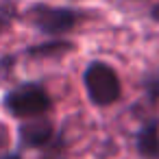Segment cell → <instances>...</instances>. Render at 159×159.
I'll return each instance as SVG.
<instances>
[{"label": "cell", "instance_id": "6da1fadb", "mask_svg": "<svg viewBox=\"0 0 159 159\" xmlns=\"http://www.w3.org/2000/svg\"><path fill=\"white\" fill-rule=\"evenodd\" d=\"M5 107L18 118H37L50 109V98L39 85H22L7 94Z\"/></svg>", "mask_w": 159, "mask_h": 159}, {"label": "cell", "instance_id": "7a4b0ae2", "mask_svg": "<svg viewBox=\"0 0 159 159\" xmlns=\"http://www.w3.org/2000/svg\"><path fill=\"white\" fill-rule=\"evenodd\" d=\"M85 87L96 105H111L120 96V81L116 72L105 63H92L85 72Z\"/></svg>", "mask_w": 159, "mask_h": 159}, {"label": "cell", "instance_id": "3957f363", "mask_svg": "<svg viewBox=\"0 0 159 159\" xmlns=\"http://www.w3.org/2000/svg\"><path fill=\"white\" fill-rule=\"evenodd\" d=\"M79 16L70 9H50V7H35L33 22L46 33H63L76 24Z\"/></svg>", "mask_w": 159, "mask_h": 159}, {"label": "cell", "instance_id": "277c9868", "mask_svg": "<svg viewBox=\"0 0 159 159\" xmlns=\"http://www.w3.org/2000/svg\"><path fill=\"white\" fill-rule=\"evenodd\" d=\"M52 137V124L44 118H35L20 129V139L24 146H42Z\"/></svg>", "mask_w": 159, "mask_h": 159}, {"label": "cell", "instance_id": "5b68a950", "mask_svg": "<svg viewBox=\"0 0 159 159\" xmlns=\"http://www.w3.org/2000/svg\"><path fill=\"white\" fill-rule=\"evenodd\" d=\"M137 148L144 157L148 159H155L159 157V129L155 122L146 124L142 131H139V137H137Z\"/></svg>", "mask_w": 159, "mask_h": 159}, {"label": "cell", "instance_id": "8992f818", "mask_svg": "<svg viewBox=\"0 0 159 159\" xmlns=\"http://www.w3.org/2000/svg\"><path fill=\"white\" fill-rule=\"evenodd\" d=\"M68 48H72V46H68V44H63V42H59V44H46V46H37V48H33V50H31V55H33V57L59 55V52H66Z\"/></svg>", "mask_w": 159, "mask_h": 159}, {"label": "cell", "instance_id": "52a82bcc", "mask_svg": "<svg viewBox=\"0 0 159 159\" xmlns=\"http://www.w3.org/2000/svg\"><path fill=\"white\" fill-rule=\"evenodd\" d=\"M152 18H155V20H157V22H159V5H157V7H155V9H152Z\"/></svg>", "mask_w": 159, "mask_h": 159}, {"label": "cell", "instance_id": "ba28073f", "mask_svg": "<svg viewBox=\"0 0 159 159\" xmlns=\"http://www.w3.org/2000/svg\"><path fill=\"white\" fill-rule=\"evenodd\" d=\"M2 142H5V131L0 129V144H2Z\"/></svg>", "mask_w": 159, "mask_h": 159}, {"label": "cell", "instance_id": "9c48e42d", "mask_svg": "<svg viewBox=\"0 0 159 159\" xmlns=\"http://www.w3.org/2000/svg\"><path fill=\"white\" fill-rule=\"evenodd\" d=\"M5 159H20L18 155H9V157H5Z\"/></svg>", "mask_w": 159, "mask_h": 159}]
</instances>
